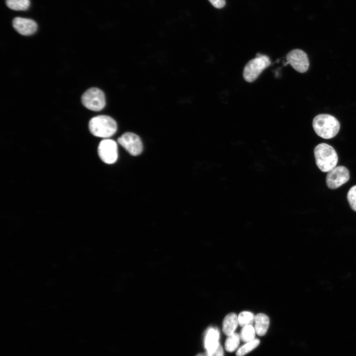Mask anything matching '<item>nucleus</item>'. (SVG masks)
<instances>
[{"label": "nucleus", "instance_id": "7ed1b4c3", "mask_svg": "<svg viewBox=\"0 0 356 356\" xmlns=\"http://www.w3.org/2000/svg\"><path fill=\"white\" fill-rule=\"evenodd\" d=\"M89 128L93 135L107 138L115 134L117 130V125L112 117L101 115L94 117L90 120Z\"/></svg>", "mask_w": 356, "mask_h": 356}, {"label": "nucleus", "instance_id": "1a4fd4ad", "mask_svg": "<svg viewBox=\"0 0 356 356\" xmlns=\"http://www.w3.org/2000/svg\"><path fill=\"white\" fill-rule=\"evenodd\" d=\"M286 60L288 64L299 73H305L309 69L308 55L301 49H294L289 52L286 55Z\"/></svg>", "mask_w": 356, "mask_h": 356}, {"label": "nucleus", "instance_id": "39448f33", "mask_svg": "<svg viewBox=\"0 0 356 356\" xmlns=\"http://www.w3.org/2000/svg\"><path fill=\"white\" fill-rule=\"evenodd\" d=\"M81 99L82 104L85 107L94 111L101 110L106 104L104 92L97 88L88 89L83 93Z\"/></svg>", "mask_w": 356, "mask_h": 356}, {"label": "nucleus", "instance_id": "6ab92c4d", "mask_svg": "<svg viewBox=\"0 0 356 356\" xmlns=\"http://www.w3.org/2000/svg\"><path fill=\"white\" fill-rule=\"evenodd\" d=\"M347 197L351 209L356 212V185L349 189Z\"/></svg>", "mask_w": 356, "mask_h": 356}, {"label": "nucleus", "instance_id": "423d86ee", "mask_svg": "<svg viewBox=\"0 0 356 356\" xmlns=\"http://www.w3.org/2000/svg\"><path fill=\"white\" fill-rule=\"evenodd\" d=\"M98 154L100 159L105 163L112 164L118 159V147L112 139L105 138L102 140L98 147Z\"/></svg>", "mask_w": 356, "mask_h": 356}, {"label": "nucleus", "instance_id": "aec40b11", "mask_svg": "<svg viewBox=\"0 0 356 356\" xmlns=\"http://www.w3.org/2000/svg\"><path fill=\"white\" fill-rule=\"evenodd\" d=\"M195 356H224V354L223 349L220 344L217 350L212 354H209L205 352L204 353L198 354Z\"/></svg>", "mask_w": 356, "mask_h": 356}, {"label": "nucleus", "instance_id": "2eb2a0df", "mask_svg": "<svg viewBox=\"0 0 356 356\" xmlns=\"http://www.w3.org/2000/svg\"><path fill=\"white\" fill-rule=\"evenodd\" d=\"M240 336L236 333L228 336L225 340L224 347L228 352H234L238 347L240 343Z\"/></svg>", "mask_w": 356, "mask_h": 356}, {"label": "nucleus", "instance_id": "a211bd4d", "mask_svg": "<svg viewBox=\"0 0 356 356\" xmlns=\"http://www.w3.org/2000/svg\"><path fill=\"white\" fill-rule=\"evenodd\" d=\"M254 318L255 316L251 312H242L238 316L239 325L242 327L247 325H252L254 322Z\"/></svg>", "mask_w": 356, "mask_h": 356}, {"label": "nucleus", "instance_id": "f8f14e48", "mask_svg": "<svg viewBox=\"0 0 356 356\" xmlns=\"http://www.w3.org/2000/svg\"><path fill=\"white\" fill-rule=\"evenodd\" d=\"M238 323V316L233 312L227 314L223 320L222 331L228 336L234 333Z\"/></svg>", "mask_w": 356, "mask_h": 356}, {"label": "nucleus", "instance_id": "ddd939ff", "mask_svg": "<svg viewBox=\"0 0 356 356\" xmlns=\"http://www.w3.org/2000/svg\"><path fill=\"white\" fill-rule=\"evenodd\" d=\"M255 329L259 336L265 335L268 329L269 324L268 317L265 314L260 313L255 316Z\"/></svg>", "mask_w": 356, "mask_h": 356}, {"label": "nucleus", "instance_id": "0eeeda50", "mask_svg": "<svg viewBox=\"0 0 356 356\" xmlns=\"http://www.w3.org/2000/svg\"><path fill=\"white\" fill-rule=\"evenodd\" d=\"M350 178L348 169L343 166H336L328 172L326 177L327 187L331 189H336L346 183Z\"/></svg>", "mask_w": 356, "mask_h": 356}, {"label": "nucleus", "instance_id": "9d476101", "mask_svg": "<svg viewBox=\"0 0 356 356\" xmlns=\"http://www.w3.org/2000/svg\"><path fill=\"white\" fill-rule=\"evenodd\" d=\"M12 25L18 33L23 36L33 34L38 28L37 23L34 20L19 17L13 20Z\"/></svg>", "mask_w": 356, "mask_h": 356}, {"label": "nucleus", "instance_id": "9b49d317", "mask_svg": "<svg viewBox=\"0 0 356 356\" xmlns=\"http://www.w3.org/2000/svg\"><path fill=\"white\" fill-rule=\"evenodd\" d=\"M219 337L220 333L217 329L210 327L207 329L204 339V347L207 353L212 354L217 350L220 345Z\"/></svg>", "mask_w": 356, "mask_h": 356}, {"label": "nucleus", "instance_id": "412c9836", "mask_svg": "<svg viewBox=\"0 0 356 356\" xmlns=\"http://www.w3.org/2000/svg\"><path fill=\"white\" fill-rule=\"evenodd\" d=\"M212 5L217 8H222L225 4V0H208Z\"/></svg>", "mask_w": 356, "mask_h": 356}, {"label": "nucleus", "instance_id": "4468645a", "mask_svg": "<svg viewBox=\"0 0 356 356\" xmlns=\"http://www.w3.org/2000/svg\"><path fill=\"white\" fill-rule=\"evenodd\" d=\"M256 331L252 325H246L242 328L240 333V339L245 343L255 339Z\"/></svg>", "mask_w": 356, "mask_h": 356}, {"label": "nucleus", "instance_id": "f257e3e1", "mask_svg": "<svg viewBox=\"0 0 356 356\" xmlns=\"http://www.w3.org/2000/svg\"><path fill=\"white\" fill-rule=\"evenodd\" d=\"M312 127L319 136L324 139H330L337 134L340 130V124L333 116L321 114L313 118Z\"/></svg>", "mask_w": 356, "mask_h": 356}, {"label": "nucleus", "instance_id": "6e6552de", "mask_svg": "<svg viewBox=\"0 0 356 356\" xmlns=\"http://www.w3.org/2000/svg\"><path fill=\"white\" fill-rule=\"evenodd\" d=\"M118 142L131 155H139L143 149L140 137L136 134L127 132L123 134L118 138Z\"/></svg>", "mask_w": 356, "mask_h": 356}, {"label": "nucleus", "instance_id": "f03ea898", "mask_svg": "<svg viewBox=\"0 0 356 356\" xmlns=\"http://www.w3.org/2000/svg\"><path fill=\"white\" fill-rule=\"evenodd\" d=\"M315 163L323 172H328L336 167L338 157L336 151L331 145L321 143L317 145L313 150Z\"/></svg>", "mask_w": 356, "mask_h": 356}, {"label": "nucleus", "instance_id": "20e7f679", "mask_svg": "<svg viewBox=\"0 0 356 356\" xmlns=\"http://www.w3.org/2000/svg\"><path fill=\"white\" fill-rule=\"evenodd\" d=\"M270 64L268 56L257 53L256 57L248 61L244 67L243 72L244 79L249 83L253 82Z\"/></svg>", "mask_w": 356, "mask_h": 356}, {"label": "nucleus", "instance_id": "dca6fc26", "mask_svg": "<svg viewBox=\"0 0 356 356\" xmlns=\"http://www.w3.org/2000/svg\"><path fill=\"white\" fill-rule=\"evenodd\" d=\"M6 5L14 10H25L30 4L29 0H6Z\"/></svg>", "mask_w": 356, "mask_h": 356}, {"label": "nucleus", "instance_id": "f3484780", "mask_svg": "<svg viewBox=\"0 0 356 356\" xmlns=\"http://www.w3.org/2000/svg\"><path fill=\"white\" fill-rule=\"evenodd\" d=\"M259 343L260 340L258 339H255L250 342L246 343L237 351L236 356H244L256 348Z\"/></svg>", "mask_w": 356, "mask_h": 356}]
</instances>
